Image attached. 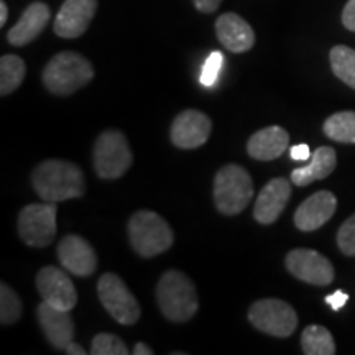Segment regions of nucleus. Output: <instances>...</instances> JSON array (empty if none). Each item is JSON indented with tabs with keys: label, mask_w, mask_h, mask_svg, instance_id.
I'll return each mask as SVG.
<instances>
[{
	"label": "nucleus",
	"mask_w": 355,
	"mask_h": 355,
	"mask_svg": "<svg viewBox=\"0 0 355 355\" xmlns=\"http://www.w3.org/2000/svg\"><path fill=\"white\" fill-rule=\"evenodd\" d=\"M248 321L260 332L273 337H290L298 327V314L286 301L265 298L248 309Z\"/></svg>",
	"instance_id": "0eeeda50"
},
{
	"label": "nucleus",
	"mask_w": 355,
	"mask_h": 355,
	"mask_svg": "<svg viewBox=\"0 0 355 355\" xmlns=\"http://www.w3.org/2000/svg\"><path fill=\"white\" fill-rule=\"evenodd\" d=\"M212 122L204 112L196 109L183 110L171 123L170 137L173 145L181 150H194L204 145L209 139Z\"/></svg>",
	"instance_id": "9b49d317"
},
{
	"label": "nucleus",
	"mask_w": 355,
	"mask_h": 355,
	"mask_svg": "<svg viewBox=\"0 0 355 355\" xmlns=\"http://www.w3.org/2000/svg\"><path fill=\"white\" fill-rule=\"evenodd\" d=\"M64 352L68 355H86V349H83V345H79L73 340V343H71L68 347H66Z\"/></svg>",
	"instance_id": "f704fd0d"
},
{
	"label": "nucleus",
	"mask_w": 355,
	"mask_h": 355,
	"mask_svg": "<svg viewBox=\"0 0 355 355\" xmlns=\"http://www.w3.org/2000/svg\"><path fill=\"white\" fill-rule=\"evenodd\" d=\"M32 186L40 199L61 202L86 193V178L76 163L66 159H46L32 173Z\"/></svg>",
	"instance_id": "f257e3e1"
},
{
	"label": "nucleus",
	"mask_w": 355,
	"mask_h": 355,
	"mask_svg": "<svg viewBox=\"0 0 355 355\" xmlns=\"http://www.w3.org/2000/svg\"><path fill=\"white\" fill-rule=\"evenodd\" d=\"M37 290L44 303L71 311L78 304V293L71 278L56 266H44L37 275Z\"/></svg>",
	"instance_id": "f8f14e48"
},
{
	"label": "nucleus",
	"mask_w": 355,
	"mask_h": 355,
	"mask_svg": "<svg viewBox=\"0 0 355 355\" xmlns=\"http://www.w3.org/2000/svg\"><path fill=\"white\" fill-rule=\"evenodd\" d=\"M94 78L91 61L76 51H63L53 56L43 69V84L51 94L71 96Z\"/></svg>",
	"instance_id": "7ed1b4c3"
},
{
	"label": "nucleus",
	"mask_w": 355,
	"mask_h": 355,
	"mask_svg": "<svg viewBox=\"0 0 355 355\" xmlns=\"http://www.w3.org/2000/svg\"><path fill=\"white\" fill-rule=\"evenodd\" d=\"M193 2L199 12L212 13L219 8L222 0H193Z\"/></svg>",
	"instance_id": "473e14b6"
},
{
	"label": "nucleus",
	"mask_w": 355,
	"mask_h": 355,
	"mask_svg": "<svg viewBox=\"0 0 355 355\" xmlns=\"http://www.w3.org/2000/svg\"><path fill=\"white\" fill-rule=\"evenodd\" d=\"M97 295L102 306L119 324L132 326L139 321L141 309L139 301L128 290L125 282L115 273H104L97 283Z\"/></svg>",
	"instance_id": "6e6552de"
},
{
	"label": "nucleus",
	"mask_w": 355,
	"mask_h": 355,
	"mask_svg": "<svg viewBox=\"0 0 355 355\" xmlns=\"http://www.w3.org/2000/svg\"><path fill=\"white\" fill-rule=\"evenodd\" d=\"M97 0H64L55 20V33L61 38H78L86 33L94 19Z\"/></svg>",
	"instance_id": "4468645a"
},
{
	"label": "nucleus",
	"mask_w": 355,
	"mask_h": 355,
	"mask_svg": "<svg viewBox=\"0 0 355 355\" xmlns=\"http://www.w3.org/2000/svg\"><path fill=\"white\" fill-rule=\"evenodd\" d=\"M94 171L102 180H117L132 166L133 155L127 137L121 130H105L94 144Z\"/></svg>",
	"instance_id": "423d86ee"
},
{
	"label": "nucleus",
	"mask_w": 355,
	"mask_h": 355,
	"mask_svg": "<svg viewBox=\"0 0 355 355\" xmlns=\"http://www.w3.org/2000/svg\"><path fill=\"white\" fill-rule=\"evenodd\" d=\"M133 355H153V349L144 343H139L133 347Z\"/></svg>",
	"instance_id": "72a5a7b5"
},
{
	"label": "nucleus",
	"mask_w": 355,
	"mask_h": 355,
	"mask_svg": "<svg viewBox=\"0 0 355 355\" xmlns=\"http://www.w3.org/2000/svg\"><path fill=\"white\" fill-rule=\"evenodd\" d=\"M285 265L293 277L316 286L334 282V266L326 257L311 248H295L286 255Z\"/></svg>",
	"instance_id": "9d476101"
},
{
	"label": "nucleus",
	"mask_w": 355,
	"mask_h": 355,
	"mask_svg": "<svg viewBox=\"0 0 355 355\" xmlns=\"http://www.w3.org/2000/svg\"><path fill=\"white\" fill-rule=\"evenodd\" d=\"M347 301H349V295H347V293H344L343 290H337V291L332 293V295L326 296V303L329 304L334 311L343 309Z\"/></svg>",
	"instance_id": "c756f323"
},
{
	"label": "nucleus",
	"mask_w": 355,
	"mask_h": 355,
	"mask_svg": "<svg viewBox=\"0 0 355 355\" xmlns=\"http://www.w3.org/2000/svg\"><path fill=\"white\" fill-rule=\"evenodd\" d=\"M290 135L285 128L270 125L261 128L247 141V153L259 162H272L286 152Z\"/></svg>",
	"instance_id": "aec40b11"
},
{
	"label": "nucleus",
	"mask_w": 355,
	"mask_h": 355,
	"mask_svg": "<svg viewBox=\"0 0 355 355\" xmlns=\"http://www.w3.org/2000/svg\"><path fill=\"white\" fill-rule=\"evenodd\" d=\"M92 355H128V349L121 337L114 334H97L91 344Z\"/></svg>",
	"instance_id": "bb28decb"
},
{
	"label": "nucleus",
	"mask_w": 355,
	"mask_h": 355,
	"mask_svg": "<svg viewBox=\"0 0 355 355\" xmlns=\"http://www.w3.org/2000/svg\"><path fill=\"white\" fill-rule=\"evenodd\" d=\"M343 24L350 32H355V0H349L343 10Z\"/></svg>",
	"instance_id": "7c9ffc66"
},
{
	"label": "nucleus",
	"mask_w": 355,
	"mask_h": 355,
	"mask_svg": "<svg viewBox=\"0 0 355 355\" xmlns=\"http://www.w3.org/2000/svg\"><path fill=\"white\" fill-rule=\"evenodd\" d=\"M128 239L137 254L152 259L173 245L175 234L170 224L157 212L139 211L128 220Z\"/></svg>",
	"instance_id": "20e7f679"
},
{
	"label": "nucleus",
	"mask_w": 355,
	"mask_h": 355,
	"mask_svg": "<svg viewBox=\"0 0 355 355\" xmlns=\"http://www.w3.org/2000/svg\"><path fill=\"white\" fill-rule=\"evenodd\" d=\"M21 316V301L17 291L7 283L0 285V322L3 326L17 322Z\"/></svg>",
	"instance_id": "a878e982"
},
{
	"label": "nucleus",
	"mask_w": 355,
	"mask_h": 355,
	"mask_svg": "<svg viewBox=\"0 0 355 355\" xmlns=\"http://www.w3.org/2000/svg\"><path fill=\"white\" fill-rule=\"evenodd\" d=\"M158 308L168 321L186 322L198 313L199 298L194 283L180 270H168L157 285Z\"/></svg>",
	"instance_id": "f03ea898"
},
{
	"label": "nucleus",
	"mask_w": 355,
	"mask_h": 355,
	"mask_svg": "<svg viewBox=\"0 0 355 355\" xmlns=\"http://www.w3.org/2000/svg\"><path fill=\"white\" fill-rule=\"evenodd\" d=\"M37 316L48 343L58 350H66L74 339V322L69 311L55 308L42 301L37 308Z\"/></svg>",
	"instance_id": "2eb2a0df"
},
{
	"label": "nucleus",
	"mask_w": 355,
	"mask_h": 355,
	"mask_svg": "<svg viewBox=\"0 0 355 355\" xmlns=\"http://www.w3.org/2000/svg\"><path fill=\"white\" fill-rule=\"evenodd\" d=\"M26 73L25 61L17 55H3L0 58V96L12 94L24 83Z\"/></svg>",
	"instance_id": "5701e85b"
},
{
	"label": "nucleus",
	"mask_w": 355,
	"mask_h": 355,
	"mask_svg": "<svg viewBox=\"0 0 355 355\" xmlns=\"http://www.w3.org/2000/svg\"><path fill=\"white\" fill-rule=\"evenodd\" d=\"M58 259L64 270L76 277H91L97 270V255L81 235H66L58 245Z\"/></svg>",
	"instance_id": "ddd939ff"
},
{
	"label": "nucleus",
	"mask_w": 355,
	"mask_h": 355,
	"mask_svg": "<svg viewBox=\"0 0 355 355\" xmlns=\"http://www.w3.org/2000/svg\"><path fill=\"white\" fill-rule=\"evenodd\" d=\"M254 198V181L241 165L222 166L214 178V202L222 214L235 216Z\"/></svg>",
	"instance_id": "39448f33"
},
{
	"label": "nucleus",
	"mask_w": 355,
	"mask_h": 355,
	"mask_svg": "<svg viewBox=\"0 0 355 355\" xmlns=\"http://www.w3.org/2000/svg\"><path fill=\"white\" fill-rule=\"evenodd\" d=\"M290 155H291L293 159H296V162H306V159H309L311 157H313V155H311L309 146L306 144H300V145L291 146Z\"/></svg>",
	"instance_id": "2f4dec72"
},
{
	"label": "nucleus",
	"mask_w": 355,
	"mask_h": 355,
	"mask_svg": "<svg viewBox=\"0 0 355 355\" xmlns=\"http://www.w3.org/2000/svg\"><path fill=\"white\" fill-rule=\"evenodd\" d=\"M56 202H33L19 214V235L28 247H46L56 237Z\"/></svg>",
	"instance_id": "1a4fd4ad"
},
{
	"label": "nucleus",
	"mask_w": 355,
	"mask_h": 355,
	"mask_svg": "<svg viewBox=\"0 0 355 355\" xmlns=\"http://www.w3.org/2000/svg\"><path fill=\"white\" fill-rule=\"evenodd\" d=\"M301 349L306 355H334V337L324 326L311 324L301 334Z\"/></svg>",
	"instance_id": "4be33fe9"
},
{
	"label": "nucleus",
	"mask_w": 355,
	"mask_h": 355,
	"mask_svg": "<svg viewBox=\"0 0 355 355\" xmlns=\"http://www.w3.org/2000/svg\"><path fill=\"white\" fill-rule=\"evenodd\" d=\"M50 21V7L43 2H33L25 8L20 20L8 30L7 40L13 46H26L46 28Z\"/></svg>",
	"instance_id": "6ab92c4d"
},
{
	"label": "nucleus",
	"mask_w": 355,
	"mask_h": 355,
	"mask_svg": "<svg viewBox=\"0 0 355 355\" xmlns=\"http://www.w3.org/2000/svg\"><path fill=\"white\" fill-rule=\"evenodd\" d=\"M222 63H224V56L220 51L211 53L209 58L206 60V63L202 66V74H201V84L206 87L214 86V83L219 78Z\"/></svg>",
	"instance_id": "c85d7f7f"
},
{
	"label": "nucleus",
	"mask_w": 355,
	"mask_h": 355,
	"mask_svg": "<svg viewBox=\"0 0 355 355\" xmlns=\"http://www.w3.org/2000/svg\"><path fill=\"white\" fill-rule=\"evenodd\" d=\"M291 198V183L286 178H275L263 186L257 198L254 207V217L257 222L270 225L278 220L283 214L288 201Z\"/></svg>",
	"instance_id": "dca6fc26"
},
{
	"label": "nucleus",
	"mask_w": 355,
	"mask_h": 355,
	"mask_svg": "<svg viewBox=\"0 0 355 355\" xmlns=\"http://www.w3.org/2000/svg\"><path fill=\"white\" fill-rule=\"evenodd\" d=\"M337 209V199L331 191H318L295 212V225L303 232H314L331 220Z\"/></svg>",
	"instance_id": "f3484780"
},
{
	"label": "nucleus",
	"mask_w": 355,
	"mask_h": 355,
	"mask_svg": "<svg viewBox=\"0 0 355 355\" xmlns=\"http://www.w3.org/2000/svg\"><path fill=\"white\" fill-rule=\"evenodd\" d=\"M337 155L331 146H319L311 157V163L303 168H296L291 173V183L296 186H308L314 181L324 180L336 170Z\"/></svg>",
	"instance_id": "412c9836"
},
{
	"label": "nucleus",
	"mask_w": 355,
	"mask_h": 355,
	"mask_svg": "<svg viewBox=\"0 0 355 355\" xmlns=\"http://www.w3.org/2000/svg\"><path fill=\"white\" fill-rule=\"evenodd\" d=\"M322 128L331 140L340 144H355V112L344 110V112L332 114L324 122Z\"/></svg>",
	"instance_id": "b1692460"
},
{
	"label": "nucleus",
	"mask_w": 355,
	"mask_h": 355,
	"mask_svg": "<svg viewBox=\"0 0 355 355\" xmlns=\"http://www.w3.org/2000/svg\"><path fill=\"white\" fill-rule=\"evenodd\" d=\"M8 19V8L6 0H0V26L6 25V21Z\"/></svg>",
	"instance_id": "c9c22d12"
},
{
	"label": "nucleus",
	"mask_w": 355,
	"mask_h": 355,
	"mask_svg": "<svg viewBox=\"0 0 355 355\" xmlns=\"http://www.w3.org/2000/svg\"><path fill=\"white\" fill-rule=\"evenodd\" d=\"M337 245L347 257H355V214L340 225L337 232Z\"/></svg>",
	"instance_id": "cd10ccee"
},
{
	"label": "nucleus",
	"mask_w": 355,
	"mask_h": 355,
	"mask_svg": "<svg viewBox=\"0 0 355 355\" xmlns=\"http://www.w3.org/2000/svg\"><path fill=\"white\" fill-rule=\"evenodd\" d=\"M216 32L222 46L232 53H245L255 44L254 30L237 13H222L216 21Z\"/></svg>",
	"instance_id": "a211bd4d"
},
{
	"label": "nucleus",
	"mask_w": 355,
	"mask_h": 355,
	"mask_svg": "<svg viewBox=\"0 0 355 355\" xmlns=\"http://www.w3.org/2000/svg\"><path fill=\"white\" fill-rule=\"evenodd\" d=\"M332 73L340 81L355 89V50L344 44H337L329 53Z\"/></svg>",
	"instance_id": "393cba45"
}]
</instances>
